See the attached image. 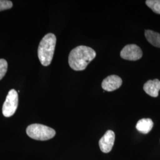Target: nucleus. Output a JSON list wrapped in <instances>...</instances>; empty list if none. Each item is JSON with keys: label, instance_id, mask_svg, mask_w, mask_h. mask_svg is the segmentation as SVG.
I'll use <instances>...</instances> for the list:
<instances>
[{"label": "nucleus", "instance_id": "f257e3e1", "mask_svg": "<svg viewBox=\"0 0 160 160\" xmlns=\"http://www.w3.org/2000/svg\"><path fill=\"white\" fill-rule=\"evenodd\" d=\"M96 57V52L90 47L77 46L69 53V65L75 71H82Z\"/></svg>", "mask_w": 160, "mask_h": 160}, {"label": "nucleus", "instance_id": "f03ea898", "mask_svg": "<svg viewBox=\"0 0 160 160\" xmlns=\"http://www.w3.org/2000/svg\"><path fill=\"white\" fill-rule=\"evenodd\" d=\"M56 42L57 38L53 33L46 34L40 41L38 48V57L42 65L46 67L51 63Z\"/></svg>", "mask_w": 160, "mask_h": 160}, {"label": "nucleus", "instance_id": "7ed1b4c3", "mask_svg": "<svg viewBox=\"0 0 160 160\" xmlns=\"http://www.w3.org/2000/svg\"><path fill=\"white\" fill-rule=\"evenodd\" d=\"M26 133L29 137L38 141H47L54 137L56 132L50 127L34 123L28 126Z\"/></svg>", "mask_w": 160, "mask_h": 160}, {"label": "nucleus", "instance_id": "20e7f679", "mask_svg": "<svg viewBox=\"0 0 160 160\" xmlns=\"http://www.w3.org/2000/svg\"><path fill=\"white\" fill-rule=\"evenodd\" d=\"M18 93L14 89L10 90L6 97L2 106V114L6 117H11L15 113L18 107Z\"/></svg>", "mask_w": 160, "mask_h": 160}, {"label": "nucleus", "instance_id": "39448f33", "mask_svg": "<svg viewBox=\"0 0 160 160\" xmlns=\"http://www.w3.org/2000/svg\"><path fill=\"white\" fill-rule=\"evenodd\" d=\"M120 57L126 60L137 61L142 57V51L137 45H127L120 52Z\"/></svg>", "mask_w": 160, "mask_h": 160}, {"label": "nucleus", "instance_id": "423d86ee", "mask_svg": "<svg viewBox=\"0 0 160 160\" xmlns=\"http://www.w3.org/2000/svg\"><path fill=\"white\" fill-rule=\"evenodd\" d=\"M114 140L115 134L114 132L108 130L99 141V147L100 150L104 153L110 152L113 147Z\"/></svg>", "mask_w": 160, "mask_h": 160}, {"label": "nucleus", "instance_id": "0eeeda50", "mask_svg": "<svg viewBox=\"0 0 160 160\" xmlns=\"http://www.w3.org/2000/svg\"><path fill=\"white\" fill-rule=\"evenodd\" d=\"M122 84V80L120 77L116 75H111L103 80L102 87L105 91L113 92L118 89Z\"/></svg>", "mask_w": 160, "mask_h": 160}, {"label": "nucleus", "instance_id": "6e6552de", "mask_svg": "<svg viewBox=\"0 0 160 160\" xmlns=\"http://www.w3.org/2000/svg\"><path fill=\"white\" fill-rule=\"evenodd\" d=\"M143 88L149 96L152 97H158L160 90V81L158 79L148 80L143 85Z\"/></svg>", "mask_w": 160, "mask_h": 160}, {"label": "nucleus", "instance_id": "1a4fd4ad", "mask_svg": "<svg viewBox=\"0 0 160 160\" xmlns=\"http://www.w3.org/2000/svg\"><path fill=\"white\" fill-rule=\"evenodd\" d=\"M154 123L152 120L149 118L142 119L137 123L136 128L138 131L143 134H147L153 128Z\"/></svg>", "mask_w": 160, "mask_h": 160}, {"label": "nucleus", "instance_id": "9d476101", "mask_svg": "<svg viewBox=\"0 0 160 160\" xmlns=\"http://www.w3.org/2000/svg\"><path fill=\"white\" fill-rule=\"evenodd\" d=\"M145 36L149 43L155 47L160 48V33L155 32L152 30H146L145 32Z\"/></svg>", "mask_w": 160, "mask_h": 160}, {"label": "nucleus", "instance_id": "9b49d317", "mask_svg": "<svg viewBox=\"0 0 160 160\" xmlns=\"http://www.w3.org/2000/svg\"><path fill=\"white\" fill-rule=\"evenodd\" d=\"M145 3L153 12L160 14V0H147Z\"/></svg>", "mask_w": 160, "mask_h": 160}, {"label": "nucleus", "instance_id": "f8f14e48", "mask_svg": "<svg viewBox=\"0 0 160 160\" xmlns=\"http://www.w3.org/2000/svg\"><path fill=\"white\" fill-rule=\"evenodd\" d=\"M8 68V63L4 59H0V80L6 75Z\"/></svg>", "mask_w": 160, "mask_h": 160}, {"label": "nucleus", "instance_id": "ddd939ff", "mask_svg": "<svg viewBox=\"0 0 160 160\" xmlns=\"http://www.w3.org/2000/svg\"><path fill=\"white\" fill-rule=\"evenodd\" d=\"M12 2L8 0H0V12L12 8Z\"/></svg>", "mask_w": 160, "mask_h": 160}]
</instances>
